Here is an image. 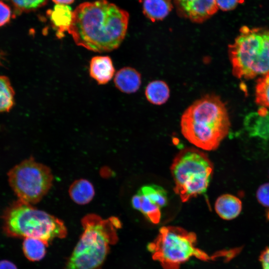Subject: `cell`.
Instances as JSON below:
<instances>
[{"mask_svg":"<svg viewBox=\"0 0 269 269\" xmlns=\"http://www.w3.org/2000/svg\"><path fill=\"white\" fill-rule=\"evenodd\" d=\"M129 13L107 0L84 2L73 12L68 32L75 43L95 52L117 48L126 36Z\"/></svg>","mask_w":269,"mask_h":269,"instance_id":"obj_1","label":"cell"},{"mask_svg":"<svg viewBox=\"0 0 269 269\" xmlns=\"http://www.w3.org/2000/svg\"><path fill=\"white\" fill-rule=\"evenodd\" d=\"M180 127L182 134L191 143L204 150H215L230 128L226 106L219 96L206 95L184 111Z\"/></svg>","mask_w":269,"mask_h":269,"instance_id":"obj_2","label":"cell"},{"mask_svg":"<svg viewBox=\"0 0 269 269\" xmlns=\"http://www.w3.org/2000/svg\"><path fill=\"white\" fill-rule=\"evenodd\" d=\"M81 224L83 233L65 269H101L110 246L118 241L121 222L116 217L103 219L91 213L82 218Z\"/></svg>","mask_w":269,"mask_h":269,"instance_id":"obj_3","label":"cell"},{"mask_svg":"<svg viewBox=\"0 0 269 269\" xmlns=\"http://www.w3.org/2000/svg\"><path fill=\"white\" fill-rule=\"evenodd\" d=\"M2 218L3 230L10 237L36 238L48 246L54 239H63L67 234L61 220L19 200L6 208Z\"/></svg>","mask_w":269,"mask_h":269,"instance_id":"obj_4","label":"cell"},{"mask_svg":"<svg viewBox=\"0 0 269 269\" xmlns=\"http://www.w3.org/2000/svg\"><path fill=\"white\" fill-rule=\"evenodd\" d=\"M233 75L251 79L269 72V29L243 26L228 46Z\"/></svg>","mask_w":269,"mask_h":269,"instance_id":"obj_5","label":"cell"},{"mask_svg":"<svg viewBox=\"0 0 269 269\" xmlns=\"http://www.w3.org/2000/svg\"><path fill=\"white\" fill-rule=\"evenodd\" d=\"M175 183L174 191L182 202L205 193L213 172V165L208 155L194 147L181 150L170 166Z\"/></svg>","mask_w":269,"mask_h":269,"instance_id":"obj_6","label":"cell"},{"mask_svg":"<svg viewBox=\"0 0 269 269\" xmlns=\"http://www.w3.org/2000/svg\"><path fill=\"white\" fill-rule=\"evenodd\" d=\"M196 236L176 226L161 227L157 237L148 245L153 260L164 269H178L180 266L192 257L204 261L213 259L197 248Z\"/></svg>","mask_w":269,"mask_h":269,"instance_id":"obj_7","label":"cell"},{"mask_svg":"<svg viewBox=\"0 0 269 269\" xmlns=\"http://www.w3.org/2000/svg\"><path fill=\"white\" fill-rule=\"evenodd\" d=\"M7 176L18 200L31 205L39 202L48 193L53 180L50 168L32 157L13 166Z\"/></svg>","mask_w":269,"mask_h":269,"instance_id":"obj_8","label":"cell"},{"mask_svg":"<svg viewBox=\"0 0 269 269\" xmlns=\"http://www.w3.org/2000/svg\"><path fill=\"white\" fill-rule=\"evenodd\" d=\"M178 11L185 18L202 23L218 10L216 0H175Z\"/></svg>","mask_w":269,"mask_h":269,"instance_id":"obj_9","label":"cell"},{"mask_svg":"<svg viewBox=\"0 0 269 269\" xmlns=\"http://www.w3.org/2000/svg\"><path fill=\"white\" fill-rule=\"evenodd\" d=\"M244 126L249 135L269 139V112L262 107L257 112L250 113L244 120Z\"/></svg>","mask_w":269,"mask_h":269,"instance_id":"obj_10","label":"cell"},{"mask_svg":"<svg viewBox=\"0 0 269 269\" xmlns=\"http://www.w3.org/2000/svg\"><path fill=\"white\" fill-rule=\"evenodd\" d=\"M90 76L99 84H107L113 78L115 68L111 58L108 56L93 57L90 63Z\"/></svg>","mask_w":269,"mask_h":269,"instance_id":"obj_11","label":"cell"},{"mask_svg":"<svg viewBox=\"0 0 269 269\" xmlns=\"http://www.w3.org/2000/svg\"><path fill=\"white\" fill-rule=\"evenodd\" d=\"M140 73L135 69L126 67L119 70L114 77L116 87L121 92L131 94L137 91L141 85Z\"/></svg>","mask_w":269,"mask_h":269,"instance_id":"obj_12","label":"cell"},{"mask_svg":"<svg viewBox=\"0 0 269 269\" xmlns=\"http://www.w3.org/2000/svg\"><path fill=\"white\" fill-rule=\"evenodd\" d=\"M242 209V202L236 196L225 194L219 196L215 203V210L222 219L230 220L236 218Z\"/></svg>","mask_w":269,"mask_h":269,"instance_id":"obj_13","label":"cell"},{"mask_svg":"<svg viewBox=\"0 0 269 269\" xmlns=\"http://www.w3.org/2000/svg\"><path fill=\"white\" fill-rule=\"evenodd\" d=\"M73 12L69 5L63 4H56L50 10V19L57 30L58 37H62L64 32L68 31L72 23Z\"/></svg>","mask_w":269,"mask_h":269,"instance_id":"obj_14","label":"cell"},{"mask_svg":"<svg viewBox=\"0 0 269 269\" xmlns=\"http://www.w3.org/2000/svg\"><path fill=\"white\" fill-rule=\"evenodd\" d=\"M172 7L171 0H142L143 13L152 22L163 19Z\"/></svg>","mask_w":269,"mask_h":269,"instance_id":"obj_15","label":"cell"},{"mask_svg":"<svg viewBox=\"0 0 269 269\" xmlns=\"http://www.w3.org/2000/svg\"><path fill=\"white\" fill-rule=\"evenodd\" d=\"M69 194L71 199L79 205L89 203L95 195V189L93 184L85 179L74 181L69 189Z\"/></svg>","mask_w":269,"mask_h":269,"instance_id":"obj_16","label":"cell"},{"mask_svg":"<svg viewBox=\"0 0 269 269\" xmlns=\"http://www.w3.org/2000/svg\"><path fill=\"white\" fill-rule=\"evenodd\" d=\"M145 95L150 103L161 105L165 103L170 96V90L168 85L163 81L155 80L147 85Z\"/></svg>","mask_w":269,"mask_h":269,"instance_id":"obj_17","label":"cell"},{"mask_svg":"<svg viewBox=\"0 0 269 269\" xmlns=\"http://www.w3.org/2000/svg\"><path fill=\"white\" fill-rule=\"evenodd\" d=\"M48 246L42 241L34 238H25L23 242V251L26 258L31 261H38L45 256Z\"/></svg>","mask_w":269,"mask_h":269,"instance_id":"obj_18","label":"cell"},{"mask_svg":"<svg viewBox=\"0 0 269 269\" xmlns=\"http://www.w3.org/2000/svg\"><path fill=\"white\" fill-rule=\"evenodd\" d=\"M15 93L8 77L0 75V113L9 112L13 107Z\"/></svg>","mask_w":269,"mask_h":269,"instance_id":"obj_19","label":"cell"},{"mask_svg":"<svg viewBox=\"0 0 269 269\" xmlns=\"http://www.w3.org/2000/svg\"><path fill=\"white\" fill-rule=\"evenodd\" d=\"M6 2L11 7L16 17L22 13L35 11L44 6L48 0H0Z\"/></svg>","mask_w":269,"mask_h":269,"instance_id":"obj_20","label":"cell"},{"mask_svg":"<svg viewBox=\"0 0 269 269\" xmlns=\"http://www.w3.org/2000/svg\"><path fill=\"white\" fill-rule=\"evenodd\" d=\"M137 192L146 197L160 208L167 204L166 191L160 186L155 184L145 185L141 187Z\"/></svg>","mask_w":269,"mask_h":269,"instance_id":"obj_21","label":"cell"},{"mask_svg":"<svg viewBox=\"0 0 269 269\" xmlns=\"http://www.w3.org/2000/svg\"><path fill=\"white\" fill-rule=\"evenodd\" d=\"M140 199V207L138 211L151 222L157 224L161 218L160 208L146 197L137 192Z\"/></svg>","mask_w":269,"mask_h":269,"instance_id":"obj_22","label":"cell"},{"mask_svg":"<svg viewBox=\"0 0 269 269\" xmlns=\"http://www.w3.org/2000/svg\"><path fill=\"white\" fill-rule=\"evenodd\" d=\"M255 102L262 107L269 108V72L257 80L255 87Z\"/></svg>","mask_w":269,"mask_h":269,"instance_id":"obj_23","label":"cell"},{"mask_svg":"<svg viewBox=\"0 0 269 269\" xmlns=\"http://www.w3.org/2000/svg\"><path fill=\"white\" fill-rule=\"evenodd\" d=\"M15 18L10 6L0 0V27L8 24L11 18Z\"/></svg>","mask_w":269,"mask_h":269,"instance_id":"obj_24","label":"cell"},{"mask_svg":"<svg viewBox=\"0 0 269 269\" xmlns=\"http://www.w3.org/2000/svg\"><path fill=\"white\" fill-rule=\"evenodd\" d=\"M257 197L262 205L269 207V183L260 186L257 192Z\"/></svg>","mask_w":269,"mask_h":269,"instance_id":"obj_25","label":"cell"},{"mask_svg":"<svg viewBox=\"0 0 269 269\" xmlns=\"http://www.w3.org/2000/svg\"><path fill=\"white\" fill-rule=\"evenodd\" d=\"M242 0H216L218 9L223 11H229L234 9Z\"/></svg>","mask_w":269,"mask_h":269,"instance_id":"obj_26","label":"cell"},{"mask_svg":"<svg viewBox=\"0 0 269 269\" xmlns=\"http://www.w3.org/2000/svg\"><path fill=\"white\" fill-rule=\"evenodd\" d=\"M263 269H269V247L266 248L260 257Z\"/></svg>","mask_w":269,"mask_h":269,"instance_id":"obj_27","label":"cell"},{"mask_svg":"<svg viewBox=\"0 0 269 269\" xmlns=\"http://www.w3.org/2000/svg\"><path fill=\"white\" fill-rule=\"evenodd\" d=\"M0 269H17L15 265L7 260L0 261Z\"/></svg>","mask_w":269,"mask_h":269,"instance_id":"obj_28","label":"cell"},{"mask_svg":"<svg viewBox=\"0 0 269 269\" xmlns=\"http://www.w3.org/2000/svg\"><path fill=\"white\" fill-rule=\"evenodd\" d=\"M75 0H52L56 4H69L73 3Z\"/></svg>","mask_w":269,"mask_h":269,"instance_id":"obj_29","label":"cell"},{"mask_svg":"<svg viewBox=\"0 0 269 269\" xmlns=\"http://www.w3.org/2000/svg\"><path fill=\"white\" fill-rule=\"evenodd\" d=\"M268 217L269 218V214H268Z\"/></svg>","mask_w":269,"mask_h":269,"instance_id":"obj_30","label":"cell"}]
</instances>
